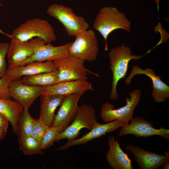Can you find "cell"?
I'll use <instances>...</instances> for the list:
<instances>
[{
	"label": "cell",
	"instance_id": "obj_1",
	"mask_svg": "<svg viewBox=\"0 0 169 169\" xmlns=\"http://www.w3.org/2000/svg\"><path fill=\"white\" fill-rule=\"evenodd\" d=\"M131 25V22L125 14L117 8L104 7L100 9L97 14L93 23V27L104 38L105 50L106 51L108 50L107 40L109 34L118 29L130 32Z\"/></svg>",
	"mask_w": 169,
	"mask_h": 169
},
{
	"label": "cell",
	"instance_id": "obj_2",
	"mask_svg": "<svg viewBox=\"0 0 169 169\" xmlns=\"http://www.w3.org/2000/svg\"><path fill=\"white\" fill-rule=\"evenodd\" d=\"M143 55H136L132 54L131 49L125 46V44L113 48L110 51L108 57L110 59V68L112 73V87L110 98L111 100H117L118 95L116 87L119 81L126 76L129 62L136 60Z\"/></svg>",
	"mask_w": 169,
	"mask_h": 169
},
{
	"label": "cell",
	"instance_id": "obj_3",
	"mask_svg": "<svg viewBox=\"0 0 169 169\" xmlns=\"http://www.w3.org/2000/svg\"><path fill=\"white\" fill-rule=\"evenodd\" d=\"M9 38L21 41H27L34 37L43 39L46 44L54 41L56 36L54 29L47 20L35 18L27 20L15 29Z\"/></svg>",
	"mask_w": 169,
	"mask_h": 169
},
{
	"label": "cell",
	"instance_id": "obj_4",
	"mask_svg": "<svg viewBox=\"0 0 169 169\" xmlns=\"http://www.w3.org/2000/svg\"><path fill=\"white\" fill-rule=\"evenodd\" d=\"M46 12L62 24L69 36H75L89 28V25L85 19L76 15L73 9L68 7L53 3L48 8Z\"/></svg>",
	"mask_w": 169,
	"mask_h": 169
},
{
	"label": "cell",
	"instance_id": "obj_5",
	"mask_svg": "<svg viewBox=\"0 0 169 169\" xmlns=\"http://www.w3.org/2000/svg\"><path fill=\"white\" fill-rule=\"evenodd\" d=\"M85 62L69 54L53 61L59 70L58 83L74 80H87L88 76L90 74L99 76L85 68Z\"/></svg>",
	"mask_w": 169,
	"mask_h": 169
},
{
	"label": "cell",
	"instance_id": "obj_6",
	"mask_svg": "<svg viewBox=\"0 0 169 169\" xmlns=\"http://www.w3.org/2000/svg\"><path fill=\"white\" fill-rule=\"evenodd\" d=\"M129 97L126 99V104L117 109L109 102L102 105L100 112L101 118L106 123L118 120L129 124L133 118L134 111L139 103L141 96V90H134L129 93Z\"/></svg>",
	"mask_w": 169,
	"mask_h": 169
},
{
	"label": "cell",
	"instance_id": "obj_7",
	"mask_svg": "<svg viewBox=\"0 0 169 169\" xmlns=\"http://www.w3.org/2000/svg\"><path fill=\"white\" fill-rule=\"evenodd\" d=\"M73 120L72 123L59 135L57 141L64 139L70 140L76 138L82 129L90 130L98 122L94 107L84 103L78 106Z\"/></svg>",
	"mask_w": 169,
	"mask_h": 169
},
{
	"label": "cell",
	"instance_id": "obj_8",
	"mask_svg": "<svg viewBox=\"0 0 169 169\" xmlns=\"http://www.w3.org/2000/svg\"><path fill=\"white\" fill-rule=\"evenodd\" d=\"M69 49V54L85 61L95 60L99 52L98 43L95 32L89 29L75 36Z\"/></svg>",
	"mask_w": 169,
	"mask_h": 169
},
{
	"label": "cell",
	"instance_id": "obj_9",
	"mask_svg": "<svg viewBox=\"0 0 169 169\" xmlns=\"http://www.w3.org/2000/svg\"><path fill=\"white\" fill-rule=\"evenodd\" d=\"M45 44L44 41L39 37L27 41L11 39L7 54L8 69L16 67L24 61Z\"/></svg>",
	"mask_w": 169,
	"mask_h": 169
},
{
	"label": "cell",
	"instance_id": "obj_10",
	"mask_svg": "<svg viewBox=\"0 0 169 169\" xmlns=\"http://www.w3.org/2000/svg\"><path fill=\"white\" fill-rule=\"evenodd\" d=\"M130 124L121 127L119 135L121 137L128 134L133 135L136 138H146L152 136H159L169 140V130L161 127L156 129L152 126L153 123L141 116L132 118Z\"/></svg>",
	"mask_w": 169,
	"mask_h": 169
},
{
	"label": "cell",
	"instance_id": "obj_11",
	"mask_svg": "<svg viewBox=\"0 0 169 169\" xmlns=\"http://www.w3.org/2000/svg\"><path fill=\"white\" fill-rule=\"evenodd\" d=\"M44 87L31 86L22 83L20 79L12 80L9 86L11 98L23 108H29L43 94Z\"/></svg>",
	"mask_w": 169,
	"mask_h": 169
},
{
	"label": "cell",
	"instance_id": "obj_12",
	"mask_svg": "<svg viewBox=\"0 0 169 169\" xmlns=\"http://www.w3.org/2000/svg\"><path fill=\"white\" fill-rule=\"evenodd\" d=\"M137 74H144L151 79L153 86L151 95L154 101L156 103H161L169 98V86L162 81L161 77L156 75L154 71L151 68L143 69L137 65L133 66L131 73L125 79L127 85L131 84L132 78Z\"/></svg>",
	"mask_w": 169,
	"mask_h": 169
},
{
	"label": "cell",
	"instance_id": "obj_13",
	"mask_svg": "<svg viewBox=\"0 0 169 169\" xmlns=\"http://www.w3.org/2000/svg\"><path fill=\"white\" fill-rule=\"evenodd\" d=\"M126 124L118 120L105 124H100L97 122L89 132L79 138L68 140L63 146L58 148L56 151L65 150L72 146L86 144L92 140L102 136L106 133L114 131Z\"/></svg>",
	"mask_w": 169,
	"mask_h": 169
},
{
	"label": "cell",
	"instance_id": "obj_14",
	"mask_svg": "<svg viewBox=\"0 0 169 169\" xmlns=\"http://www.w3.org/2000/svg\"><path fill=\"white\" fill-rule=\"evenodd\" d=\"M125 149L133 154L141 169H157L169 160V155L149 151L138 146L130 144L125 147Z\"/></svg>",
	"mask_w": 169,
	"mask_h": 169
},
{
	"label": "cell",
	"instance_id": "obj_15",
	"mask_svg": "<svg viewBox=\"0 0 169 169\" xmlns=\"http://www.w3.org/2000/svg\"><path fill=\"white\" fill-rule=\"evenodd\" d=\"M91 83L87 80H78L59 83L44 87L42 95H56L66 96L93 90Z\"/></svg>",
	"mask_w": 169,
	"mask_h": 169
},
{
	"label": "cell",
	"instance_id": "obj_16",
	"mask_svg": "<svg viewBox=\"0 0 169 169\" xmlns=\"http://www.w3.org/2000/svg\"><path fill=\"white\" fill-rule=\"evenodd\" d=\"M72 43L71 42L58 46H54L50 44H45L31 56L17 66L25 65L33 61H53L64 57L69 54V49Z\"/></svg>",
	"mask_w": 169,
	"mask_h": 169
},
{
	"label": "cell",
	"instance_id": "obj_17",
	"mask_svg": "<svg viewBox=\"0 0 169 169\" xmlns=\"http://www.w3.org/2000/svg\"><path fill=\"white\" fill-rule=\"evenodd\" d=\"M57 69L53 61H33L25 65L8 69L5 75L13 80L20 79L24 76L33 75Z\"/></svg>",
	"mask_w": 169,
	"mask_h": 169
},
{
	"label": "cell",
	"instance_id": "obj_18",
	"mask_svg": "<svg viewBox=\"0 0 169 169\" xmlns=\"http://www.w3.org/2000/svg\"><path fill=\"white\" fill-rule=\"evenodd\" d=\"M108 143L109 147L106 157L111 168L113 169H133L131 159L122 150L114 135L110 136Z\"/></svg>",
	"mask_w": 169,
	"mask_h": 169
},
{
	"label": "cell",
	"instance_id": "obj_19",
	"mask_svg": "<svg viewBox=\"0 0 169 169\" xmlns=\"http://www.w3.org/2000/svg\"><path fill=\"white\" fill-rule=\"evenodd\" d=\"M83 94L77 93L65 96L57 114L54 116L52 125L70 124L76 114L78 101Z\"/></svg>",
	"mask_w": 169,
	"mask_h": 169
},
{
	"label": "cell",
	"instance_id": "obj_20",
	"mask_svg": "<svg viewBox=\"0 0 169 169\" xmlns=\"http://www.w3.org/2000/svg\"><path fill=\"white\" fill-rule=\"evenodd\" d=\"M65 96L56 95H42L40 96L39 118L48 126L52 125L55 110L60 105Z\"/></svg>",
	"mask_w": 169,
	"mask_h": 169
},
{
	"label": "cell",
	"instance_id": "obj_21",
	"mask_svg": "<svg viewBox=\"0 0 169 169\" xmlns=\"http://www.w3.org/2000/svg\"><path fill=\"white\" fill-rule=\"evenodd\" d=\"M23 107L17 101L10 99L0 98V113L4 116L11 123L13 131L18 134Z\"/></svg>",
	"mask_w": 169,
	"mask_h": 169
},
{
	"label": "cell",
	"instance_id": "obj_22",
	"mask_svg": "<svg viewBox=\"0 0 169 169\" xmlns=\"http://www.w3.org/2000/svg\"><path fill=\"white\" fill-rule=\"evenodd\" d=\"M58 75L57 69L34 75L24 76L20 79L22 83L27 85L46 87L58 83Z\"/></svg>",
	"mask_w": 169,
	"mask_h": 169
},
{
	"label": "cell",
	"instance_id": "obj_23",
	"mask_svg": "<svg viewBox=\"0 0 169 169\" xmlns=\"http://www.w3.org/2000/svg\"><path fill=\"white\" fill-rule=\"evenodd\" d=\"M19 149L25 155L43 154L40 142L31 135L18 137Z\"/></svg>",
	"mask_w": 169,
	"mask_h": 169
},
{
	"label": "cell",
	"instance_id": "obj_24",
	"mask_svg": "<svg viewBox=\"0 0 169 169\" xmlns=\"http://www.w3.org/2000/svg\"><path fill=\"white\" fill-rule=\"evenodd\" d=\"M69 125L68 123L49 127L44 136L41 141V146L43 150L53 146L56 141L59 135L64 131Z\"/></svg>",
	"mask_w": 169,
	"mask_h": 169
},
{
	"label": "cell",
	"instance_id": "obj_25",
	"mask_svg": "<svg viewBox=\"0 0 169 169\" xmlns=\"http://www.w3.org/2000/svg\"><path fill=\"white\" fill-rule=\"evenodd\" d=\"M34 120L29 114L28 108H23L20 120L18 137L31 135Z\"/></svg>",
	"mask_w": 169,
	"mask_h": 169
},
{
	"label": "cell",
	"instance_id": "obj_26",
	"mask_svg": "<svg viewBox=\"0 0 169 169\" xmlns=\"http://www.w3.org/2000/svg\"><path fill=\"white\" fill-rule=\"evenodd\" d=\"M49 127L39 117L34 120L30 135L41 142Z\"/></svg>",
	"mask_w": 169,
	"mask_h": 169
},
{
	"label": "cell",
	"instance_id": "obj_27",
	"mask_svg": "<svg viewBox=\"0 0 169 169\" xmlns=\"http://www.w3.org/2000/svg\"><path fill=\"white\" fill-rule=\"evenodd\" d=\"M9 44L0 42V78L5 75L8 69L5 57Z\"/></svg>",
	"mask_w": 169,
	"mask_h": 169
},
{
	"label": "cell",
	"instance_id": "obj_28",
	"mask_svg": "<svg viewBox=\"0 0 169 169\" xmlns=\"http://www.w3.org/2000/svg\"><path fill=\"white\" fill-rule=\"evenodd\" d=\"M12 80L5 75L0 79V98L10 99L9 86Z\"/></svg>",
	"mask_w": 169,
	"mask_h": 169
},
{
	"label": "cell",
	"instance_id": "obj_29",
	"mask_svg": "<svg viewBox=\"0 0 169 169\" xmlns=\"http://www.w3.org/2000/svg\"><path fill=\"white\" fill-rule=\"evenodd\" d=\"M9 122L5 117L0 113V128L7 131Z\"/></svg>",
	"mask_w": 169,
	"mask_h": 169
},
{
	"label": "cell",
	"instance_id": "obj_30",
	"mask_svg": "<svg viewBox=\"0 0 169 169\" xmlns=\"http://www.w3.org/2000/svg\"><path fill=\"white\" fill-rule=\"evenodd\" d=\"M7 131L0 128V141L3 139L6 135Z\"/></svg>",
	"mask_w": 169,
	"mask_h": 169
},
{
	"label": "cell",
	"instance_id": "obj_31",
	"mask_svg": "<svg viewBox=\"0 0 169 169\" xmlns=\"http://www.w3.org/2000/svg\"><path fill=\"white\" fill-rule=\"evenodd\" d=\"M162 166V169H168L169 168V160L165 162Z\"/></svg>",
	"mask_w": 169,
	"mask_h": 169
},
{
	"label": "cell",
	"instance_id": "obj_32",
	"mask_svg": "<svg viewBox=\"0 0 169 169\" xmlns=\"http://www.w3.org/2000/svg\"><path fill=\"white\" fill-rule=\"evenodd\" d=\"M0 33H2L3 34H4L5 35L7 36V37H8V38L9 37V36H10V34H7L5 33H4L3 31L2 30L0 29Z\"/></svg>",
	"mask_w": 169,
	"mask_h": 169
}]
</instances>
